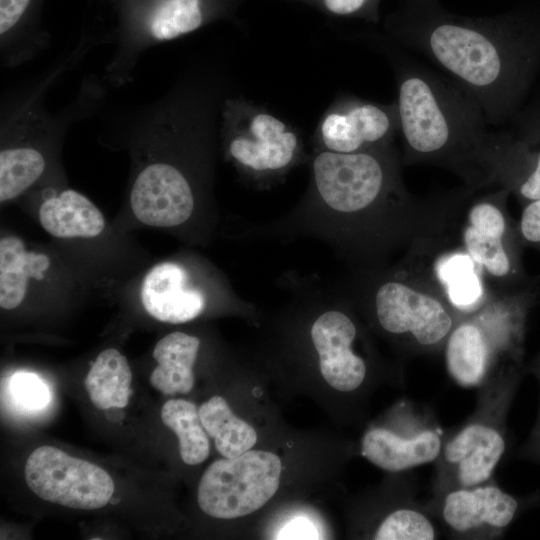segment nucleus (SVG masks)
Instances as JSON below:
<instances>
[{"mask_svg": "<svg viewBox=\"0 0 540 540\" xmlns=\"http://www.w3.org/2000/svg\"><path fill=\"white\" fill-rule=\"evenodd\" d=\"M436 208L437 203H421L406 190L391 146L356 153L320 149L308 194L266 231L316 237L368 268L425 234Z\"/></svg>", "mask_w": 540, "mask_h": 540, "instance_id": "f257e3e1", "label": "nucleus"}, {"mask_svg": "<svg viewBox=\"0 0 540 540\" xmlns=\"http://www.w3.org/2000/svg\"><path fill=\"white\" fill-rule=\"evenodd\" d=\"M389 30L464 88L495 126L513 113L540 47L538 35L510 15L454 14L438 0H407Z\"/></svg>", "mask_w": 540, "mask_h": 540, "instance_id": "f03ea898", "label": "nucleus"}, {"mask_svg": "<svg viewBox=\"0 0 540 540\" xmlns=\"http://www.w3.org/2000/svg\"><path fill=\"white\" fill-rule=\"evenodd\" d=\"M396 78L404 163L443 166L476 189L493 183L497 134L487 132L478 102L451 78L415 62L400 64Z\"/></svg>", "mask_w": 540, "mask_h": 540, "instance_id": "7ed1b4c3", "label": "nucleus"}, {"mask_svg": "<svg viewBox=\"0 0 540 540\" xmlns=\"http://www.w3.org/2000/svg\"><path fill=\"white\" fill-rule=\"evenodd\" d=\"M349 293L360 297L378 326L413 353L441 350L460 315L443 295L405 263L360 268Z\"/></svg>", "mask_w": 540, "mask_h": 540, "instance_id": "20e7f679", "label": "nucleus"}, {"mask_svg": "<svg viewBox=\"0 0 540 540\" xmlns=\"http://www.w3.org/2000/svg\"><path fill=\"white\" fill-rule=\"evenodd\" d=\"M527 293L493 295L465 315L450 332L443 350L449 376L465 388H481L512 375L518 361Z\"/></svg>", "mask_w": 540, "mask_h": 540, "instance_id": "39448f33", "label": "nucleus"}, {"mask_svg": "<svg viewBox=\"0 0 540 540\" xmlns=\"http://www.w3.org/2000/svg\"><path fill=\"white\" fill-rule=\"evenodd\" d=\"M109 25L84 31L94 46L110 45L112 57L102 78L109 87L133 80L141 55L158 44L201 28L217 13L215 0H111Z\"/></svg>", "mask_w": 540, "mask_h": 540, "instance_id": "423d86ee", "label": "nucleus"}, {"mask_svg": "<svg viewBox=\"0 0 540 540\" xmlns=\"http://www.w3.org/2000/svg\"><path fill=\"white\" fill-rule=\"evenodd\" d=\"M509 380L498 379L481 387L474 414L444 440L435 461V497L450 489L472 487L493 479L506 450L503 416Z\"/></svg>", "mask_w": 540, "mask_h": 540, "instance_id": "0eeeda50", "label": "nucleus"}, {"mask_svg": "<svg viewBox=\"0 0 540 540\" xmlns=\"http://www.w3.org/2000/svg\"><path fill=\"white\" fill-rule=\"evenodd\" d=\"M469 187L463 196L464 216L458 225L457 244L478 265L498 294L520 290L523 281L518 238L505 201L509 190L474 195Z\"/></svg>", "mask_w": 540, "mask_h": 540, "instance_id": "6e6552de", "label": "nucleus"}, {"mask_svg": "<svg viewBox=\"0 0 540 540\" xmlns=\"http://www.w3.org/2000/svg\"><path fill=\"white\" fill-rule=\"evenodd\" d=\"M222 134L230 160L245 175L266 182L284 175L302 156L297 134L272 114L238 99H227Z\"/></svg>", "mask_w": 540, "mask_h": 540, "instance_id": "1a4fd4ad", "label": "nucleus"}, {"mask_svg": "<svg viewBox=\"0 0 540 540\" xmlns=\"http://www.w3.org/2000/svg\"><path fill=\"white\" fill-rule=\"evenodd\" d=\"M281 470L280 458L261 450L216 460L201 477L198 504L205 514L218 519L248 515L276 493Z\"/></svg>", "mask_w": 540, "mask_h": 540, "instance_id": "9d476101", "label": "nucleus"}, {"mask_svg": "<svg viewBox=\"0 0 540 540\" xmlns=\"http://www.w3.org/2000/svg\"><path fill=\"white\" fill-rule=\"evenodd\" d=\"M25 480L41 499L81 510L105 506L115 488L105 470L53 446L38 447L29 455Z\"/></svg>", "mask_w": 540, "mask_h": 540, "instance_id": "9b49d317", "label": "nucleus"}, {"mask_svg": "<svg viewBox=\"0 0 540 540\" xmlns=\"http://www.w3.org/2000/svg\"><path fill=\"white\" fill-rule=\"evenodd\" d=\"M442 238L429 232L414 240L405 264L430 282L460 315L471 314L494 293L471 256L458 244Z\"/></svg>", "mask_w": 540, "mask_h": 540, "instance_id": "f8f14e48", "label": "nucleus"}, {"mask_svg": "<svg viewBox=\"0 0 540 540\" xmlns=\"http://www.w3.org/2000/svg\"><path fill=\"white\" fill-rule=\"evenodd\" d=\"M398 131L396 102L386 105L350 97L327 112L318 138L321 149L356 153L390 147Z\"/></svg>", "mask_w": 540, "mask_h": 540, "instance_id": "ddd939ff", "label": "nucleus"}, {"mask_svg": "<svg viewBox=\"0 0 540 540\" xmlns=\"http://www.w3.org/2000/svg\"><path fill=\"white\" fill-rule=\"evenodd\" d=\"M435 510L448 531L461 539H489L504 532L514 520L519 502L494 480L454 488L435 497Z\"/></svg>", "mask_w": 540, "mask_h": 540, "instance_id": "4468645a", "label": "nucleus"}, {"mask_svg": "<svg viewBox=\"0 0 540 540\" xmlns=\"http://www.w3.org/2000/svg\"><path fill=\"white\" fill-rule=\"evenodd\" d=\"M444 440L433 417L413 406L399 431L383 426L369 429L362 438L361 454L382 470L403 472L435 462Z\"/></svg>", "mask_w": 540, "mask_h": 540, "instance_id": "2eb2a0df", "label": "nucleus"}, {"mask_svg": "<svg viewBox=\"0 0 540 540\" xmlns=\"http://www.w3.org/2000/svg\"><path fill=\"white\" fill-rule=\"evenodd\" d=\"M130 203L140 222L175 227L189 220L196 198L189 178L177 165L152 162L137 174Z\"/></svg>", "mask_w": 540, "mask_h": 540, "instance_id": "dca6fc26", "label": "nucleus"}, {"mask_svg": "<svg viewBox=\"0 0 540 540\" xmlns=\"http://www.w3.org/2000/svg\"><path fill=\"white\" fill-rule=\"evenodd\" d=\"M357 337L355 321L341 307L324 309L310 327L321 375L337 391H355L366 378V360L353 347Z\"/></svg>", "mask_w": 540, "mask_h": 540, "instance_id": "f3484780", "label": "nucleus"}, {"mask_svg": "<svg viewBox=\"0 0 540 540\" xmlns=\"http://www.w3.org/2000/svg\"><path fill=\"white\" fill-rule=\"evenodd\" d=\"M145 310L161 322L179 324L197 318L206 308L204 290L179 263L163 262L145 276L141 287Z\"/></svg>", "mask_w": 540, "mask_h": 540, "instance_id": "a211bd4d", "label": "nucleus"}, {"mask_svg": "<svg viewBox=\"0 0 540 540\" xmlns=\"http://www.w3.org/2000/svg\"><path fill=\"white\" fill-rule=\"evenodd\" d=\"M199 346L196 336L183 332H172L161 338L153 351L158 365L150 375L151 385L165 395L190 392Z\"/></svg>", "mask_w": 540, "mask_h": 540, "instance_id": "6ab92c4d", "label": "nucleus"}, {"mask_svg": "<svg viewBox=\"0 0 540 540\" xmlns=\"http://www.w3.org/2000/svg\"><path fill=\"white\" fill-rule=\"evenodd\" d=\"M39 219L48 233L59 238L95 237L105 225L100 210L72 189L47 198L39 209Z\"/></svg>", "mask_w": 540, "mask_h": 540, "instance_id": "aec40b11", "label": "nucleus"}, {"mask_svg": "<svg viewBox=\"0 0 540 540\" xmlns=\"http://www.w3.org/2000/svg\"><path fill=\"white\" fill-rule=\"evenodd\" d=\"M499 137L493 183L514 191L526 204L540 199V148L535 151L527 140H514L505 134Z\"/></svg>", "mask_w": 540, "mask_h": 540, "instance_id": "412c9836", "label": "nucleus"}, {"mask_svg": "<svg viewBox=\"0 0 540 540\" xmlns=\"http://www.w3.org/2000/svg\"><path fill=\"white\" fill-rule=\"evenodd\" d=\"M50 265L47 255L26 251L14 236L0 241V306L16 308L26 295L29 278L43 279Z\"/></svg>", "mask_w": 540, "mask_h": 540, "instance_id": "4be33fe9", "label": "nucleus"}, {"mask_svg": "<svg viewBox=\"0 0 540 540\" xmlns=\"http://www.w3.org/2000/svg\"><path fill=\"white\" fill-rule=\"evenodd\" d=\"M131 381L127 359L116 349H106L92 364L84 385L94 406L106 410L128 404Z\"/></svg>", "mask_w": 540, "mask_h": 540, "instance_id": "5701e85b", "label": "nucleus"}, {"mask_svg": "<svg viewBox=\"0 0 540 540\" xmlns=\"http://www.w3.org/2000/svg\"><path fill=\"white\" fill-rule=\"evenodd\" d=\"M198 413L205 431L214 439L215 447L222 456L234 458L255 445V429L234 415L223 397L210 398L199 407Z\"/></svg>", "mask_w": 540, "mask_h": 540, "instance_id": "b1692460", "label": "nucleus"}, {"mask_svg": "<svg viewBox=\"0 0 540 540\" xmlns=\"http://www.w3.org/2000/svg\"><path fill=\"white\" fill-rule=\"evenodd\" d=\"M161 419L178 437L182 460L189 465L204 462L209 455V439L194 403L171 399L164 403Z\"/></svg>", "mask_w": 540, "mask_h": 540, "instance_id": "393cba45", "label": "nucleus"}, {"mask_svg": "<svg viewBox=\"0 0 540 540\" xmlns=\"http://www.w3.org/2000/svg\"><path fill=\"white\" fill-rule=\"evenodd\" d=\"M376 540H433L438 532L430 517L420 508L405 506L390 512L376 529Z\"/></svg>", "mask_w": 540, "mask_h": 540, "instance_id": "a878e982", "label": "nucleus"}, {"mask_svg": "<svg viewBox=\"0 0 540 540\" xmlns=\"http://www.w3.org/2000/svg\"><path fill=\"white\" fill-rule=\"evenodd\" d=\"M10 393L15 405L25 412L41 410L50 401L47 385L33 373L14 374L10 380Z\"/></svg>", "mask_w": 540, "mask_h": 540, "instance_id": "bb28decb", "label": "nucleus"}, {"mask_svg": "<svg viewBox=\"0 0 540 540\" xmlns=\"http://www.w3.org/2000/svg\"><path fill=\"white\" fill-rule=\"evenodd\" d=\"M520 238L540 248V199L525 205L518 225Z\"/></svg>", "mask_w": 540, "mask_h": 540, "instance_id": "cd10ccee", "label": "nucleus"}, {"mask_svg": "<svg viewBox=\"0 0 540 540\" xmlns=\"http://www.w3.org/2000/svg\"><path fill=\"white\" fill-rule=\"evenodd\" d=\"M378 0H323L326 9L339 16H376Z\"/></svg>", "mask_w": 540, "mask_h": 540, "instance_id": "c85d7f7f", "label": "nucleus"}, {"mask_svg": "<svg viewBox=\"0 0 540 540\" xmlns=\"http://www.w3.org/2000/svg\"><path fill=\"white\" fill-rule=\"evenodd\" d=\"M278 539H318L315 526L305 518H296L287 523L279 532Z\"/></svg>", "mask_w": 540, "mask_h": 540, "instance_id": "c756f323", "label": "nucleus"}]
</instances>
